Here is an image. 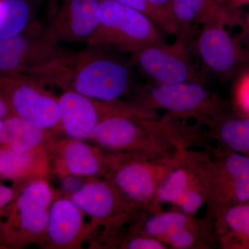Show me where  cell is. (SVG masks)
<instances>
[{"mask_svg": "<svg viewBox=\"0 0 249 249\" xmlns=\"http://www.w3.org/2000/svg\"><path fill=\"white\" fill-rule=\"evenodd\" d=\"M76 52L60 50L27 73L43 85L71 90L94 99L115 101L131 97L137 85L130 59L117 49L91 45Z\"/></svg>", "mask_w": 249, "mask_h": 249, "instance_id": "obj_1", "label": "cell"}, {"mask_svg": "<svg viewBox=\"0 0 249 249\" xmlns=\"http://www.w3.org/2000/svg\"><path fill=\"white\" fill-rule=\"evenodd\" d=\"M90 139L108 152L153 160H173L184 149L206 143L199 126L190 125L168 114L157 118L110 116L98 124Z\"/></svg>", "mask_w": 249, "mask_h": 249, "instance_id": "obj_2", "label": "cell"}, {"mask_svg": "<svg viewBox=\"0 0 249 249\" xmlns=\"http://www.w3.org/2000/svg\"><path fill=\"white\" fill-rule=\"evenodd\" d=\"M129 101L148 110L163 109L181 121L192 119L196 125L206 127L229 107L220 96L196 82L138 85Z\"/></svg>", "mask_w": 249, "mask_h": 249, "instance_id": "obj_3", "label": "cell"}, {"mask_svg": "<svg viewBox=\"0 0 249 249\" xmlns=\"http://www.w3.org/2000/svg\"><path fill=\"white\" fill-rule=\"evenodd\" d=\"M14 200L0 210V244L15 248L45 241L55 193L45 178L18 184Z\"/></svg>", "mask_w": 249, "mask_h": 249, "instance_id": "obj_4", "label": "cell"}, {"mask_svg": "<svg viewBox=\"0 0 249 249\" xmlns=\"http://www.w3.org/2000/svg\"><path fill=\"white\" fill-rule=\"evenodd\" d=\"M213 157L209 149H184L160 186L155 205L170 204L174 209L196 214L206 206L212 175Z\"/></svg>", "mask_w": 249, "mask_h": 249, "instance_id": "obj_5", "label": "cell"}, {"mask_svg": "<svg viewBox=\"0 0 249 249\" xmlns=\"http://www.w3.org/2000/svg\"><path fill=\"white\" fill-rule=\"evenodd\" d=\"M177 157L173 160H153L124 152H108L103 178L111 181L140 211L155 212L160 210L155 205L157 193Z\"/></svg>", "mask_w": 249, "mask_h": 249, "instance_id": "obj_6", "label": "cell"}, {"mask_svg": "<svg viewBox=\"0 0 249 249\" xmlns=\"http://www.w3.org/2000/svg\"><path fill=\"white\" fill-rule=\"evenodd\" d=\"M129 228L169 249H208L217 244L213 221L174 208L168 211H142Z\"/></svg>", "mask_w": 249, "mask_h": 249, "instance_id": "obj_7", "label": "cell"}, {"mask_svg": "<svg viewBox=\"0 0 249 249\" xmlns=\"http://www.w3.org/2000/svg\"><path fill=\"white\" fill-rule=\"evenodd\" d=\"M163 42L157 26L145 15L114 0H101L99 24L88 45L108 46L132 54Z\"/></svg>", "mask_w": 249, "mask_h": 249, "instance_id": "obj_8", "label": "cell"}, {"mask_svg": "<svg viewBox=\"0 0 249 249\" xmlns=\"http://www.w3.org/2000/svg\"><path fill=\"white\" fill-rule=\"evenodd\" d=\"M61 131L70 138L91 139L100 123L118 114H132L145 118L160 116L157 111L139 107L123 100L104 101L94 99L71 90H63L58 96Z\"/></svg>", "mask_w": 249, "mask_h": 249, "instance_id": "obj_9", "label": "cell"}, {"mask_svg": "<svg viewBox=\"0 0 249 249\" xmlns=\"http://www.w3.org/2000/svg\"><path fill=\"white\" fill-rule=\"evenodd\" d=\"M206 148L213 166L205 217L214 221L229 208L249 201V157L218 144Z\"/></svg>", "mask_w": 249, "mask_h": 249, "instance_id": "obj_10", "label": "cell"}, {"mask_svg": "<svg viewBox=\"0 0 249 249\" xmlns=\"http://www.w3.org/2000/svg\"><path fill=\"white\" fill-rule=\"evenodd\" d=\"M0 92L6 98L14 115L53 133L61 131L58 96L37 80L24 73H0Z\"/></svg>", "mask_w": 249, "mask_h": 249, "instance_id": "obj_11", "label": "cell"}, {"mask_svg": "<svg viewBox=\"0 0 249 249\" xmlns=\"http://www.w3.org/2000/svg\"><path fill=\"white\" fill-rule=\"evenodd\" d=\"M92 224L106 228L105 234L131 224L142 211L129 202L109 180L95 178L84 183L70 196Z\"/></svg>", "mask_w": 249, "mask_h": 249, "instance_id": "obj_12", "label": "cell"}, {"mask_svg": "<svg viewBox=\"0 0 249 249\" xmlns=\"http://www.w3.org/2000/svg\"><path fill=\"white\" fill-rule=\"evenodd\" d=\"M130 60L155 84L196 82L204 85V78L193 66L186 41L181 37L172 44L163 42L147 46L131 54Z\"/></svg>", "mask_w": 249, "mask_h": 249, "instance_id": "obj_13", "label": "cell"}, {"mask_svg": "<svg viewBox=\"0 0 249 249\" xmlns=\"http://www.w3.org/2000/svg\"><path fill=\"white\" fill-rule=\"evenodd\" d=\"M100 16L101 0H47L42 24L58 42L89 45Z\"/></svg>", "mask_w": 249, "mask_h": 249, "instance_id": "obj_14", "label": "cell"}, {"mask_svg": "<svg viewBox=\"0 0 249 249\" xmlns=\"http://www.w3.org/2000/svg\"><path fill=\"white\" fill-rule=\"evenodd\" d=\"M58 41L39 21L11 38L0 40V73H27L55 56Z\"/></svg>", "mask_w": 249, "mask_h": 249, "instance_id": "obj_15", "label": "cell"}, {"mask_svg": "<svg viewBox=\"0 0 249 249\" xmlns=\"http://www.w3.org/2000/svg\"><path fill=\"white\" fill-rule=\"evenodd\" d=\"M225 26H202L196 48L204 68L214 76L229 78L249 64V52L232 37Z\"/></svg>", "mask_w": 249, "mask_h": 249, "instance_id": "obj_16", "label": "cell"}, {"mask_svg": "<svg viewBox=\"0 0 249 249\" xmlns=\"http://www.w3.org/2000/svg\"><path fill=\"white\" fill-rule=\"evenodd\" d=\"M84 140L67 137L53 138L47 149L53 157L55 169L64 176H104L107 168V153L91 146Z\"/></svg>", "mask_w": 249, "mask_h": 249, "instance_id": "obj_17", "label": "cell"}, {"mask_svg": "<svg viewBox=\"0 0 249 249\" xmlns=\"http://www.w3.org/2000/svg\"><path fill=\"white\" fill-rule=\"evenodd\" d=\"M85 214L70 197L55 198L49 209L45 239L49 247L78 248L91 229L85 223Z\"/></svg>", "mask_w": 249, "mask_h": 249, "instance_id": "obj_18", "label": "cell"}, {"mask_svg": "<svg viewBox=\"0 0 249 249\" xmlns=\"http://www.w3.org/2000/svg\"><path fill=\"white\" fill-rule=\"evenodd\" d=\"M173 13L179 30L178 37L186 41L196 24H221L226 27H246L238 11L217 0H173Z\"/></svg>", "mask_w": 249, "mask_h": 249, "instance_id": "obj_19", "label": "cell"}, {"mask_svg": "<svg viewBox=\"0 0 249 249\" xmlns=\"http://www.w3.org/2000/svg\"><path fill=\"white\" fill-rule=\"evenodd\" d=\"M49 170L47 147L17 152L0 147V181L11 180L16 185L22 184L34 178H45Z\"/></svg>", "mask_w": 249, "mask_h": 249, "instance_id": "obj_20", "label": "cell"}, {"mask_svg": "<svg viewBox=\"0 0 249 249\" xmlns=\"http://www.w3.org/2000/svg\"><path fill=\"white\" fill-rule=\"evenodd\" d=\"M54 136L55 133L42 126L13 114L3 121L0 129V147L14 152H29L38 147H47Z\"/></svg>", "mask_w": 249, "mask_h": 249, "instance_id": "obj_21", "label": "cell"}, {"mask_svg": "<svg viewBox=\"0 0 249 249\" xmlns=\"http://www.w3.org/2000/svg\"><path fill=\"white\" fill-rule=\"evenodd\" d=\"M206 137L218 145L249 157V116L228 107L206 127Z\"/></svg>", "mask_w": 249, "mask_h": 249, "instance_id": "obj_22", "label": "cell"}, {"mask_svg": "<svg viewBox=\"0 0 249 249\" xmlns=\"http://www.w3.org/2000/svg\"><path fill=\"white\" fill-rule=\"evenodd\" d=\"M213 222L221 249H249V201L226 210Z\"/></svg>", "mask_w": 249, "mask_h": 249, "instance_id": "obj_23", "label": "cell"}, {"mask_svg": "<svg viewBox=\"0 0 249 249\" xmlns=\"http://www.w3.org/2000/svg\"><path fill=\"white\" fill-rule=\"evenodd\" d=\"M36 21L31 0H0V40L19 35Z\"/></svg>", "mask_w": 249, "mask_h": 249, "instance_id": "obj_24", "label": "cell"}, {"mask_svg": "<svg viewBox=\"0 0 249 249\" xmlns=\"http://www.w3.org/2000/svg\"><path fill=\"white\" fill-rule=\"evenodd\" d=\"M140 11L157 27L172 35L178 36L179 30L173 13V0H114Z\"/></svg>", "mask_w": 249, "mask_h": 249, "instance_id": "obj_25", "label": "cell"}, {"mask_svg": "<svg viewBox=\"0 0 249 249\" xmlns=\"http://www.w3.org/2000/svg\"><path fill=\"white\" fill-rule=\"evenodd\" d=\"M124 228V227H123ZM106 245L109 248L124 249H168L164 244L153 237L139 233L128 229L123 232L122 228L106 234Z\"/></svg>", "mask_w": 249, "mask_h": 249, "instance_id": "obj_26", "label": "cell"}, {"mask_svg": "<svg viewBox=\"0 0 249 249\" xmlns=\"http://www.w3.org/2000/svg\"><path fill=\"white\" fill-rule=\"evenodd\" d=\"M233 107L249 116V68L242 70L233 88Z\"/></svg>", "mask_w": 249, "mask_h": 249, "instance_id": "obj_27", "label": "cell"}, {"mask_svg": "<svg viewBox=\"0 0 249 249\" xmlns=\"http://www.w3.org/2000/svg\"><path fill=\"white\" fill-rule=\"evenodd\" d=\"M18 191V186L9 187L0 183V210L4 209L16 197Z\"/></svg>", "mask_w": 249, "mask_h": 249, "instance_id": "obj_28", "label": "cell"}, {"mask_svg": "<svg viewBox=\"0 0 249 249\" xmlns=\"http://www.w3.org/2000/svg\"><path fill=\"white\" fill-rule=\"evenodd\" d=\"M13 115L12 111L6 98L0 92V129L2 125L3 121L8 116Z\"/></svg>", "mask_w": 249, "mask_h": 249, "instance_id": "obj_29", "label": "cell"}, {"mask_svg": "<svg viewBox=\"0 0 249 249\" xmlns=\"http://www.w3.org/2000/svg\"><path fill=\"white\" fill-rule=\"evenodd\" d=\"M221 4L230 9L238 11L242 6L249 4V0H217Z\"/></svg>", "mask_w": 249, "mask_h": 249, "instance_id": "obj_30", "label": "cell"}, {"mask_svg": "<svg viewBox=\"0 0 249 249\" xmlns=\"http://www.w3.org/2000/svg\"><path fill=\"white\" fill-rule=\"evenodd\" d=\"M245 26H246L245 29H247V33H248V36H249V15L248 19H247V23H245Z\"/></svg>", "mask_w": 249, "mask_h": 249, "instance_id": "obj_31", "label": "cell"}, {"mask_svg": "<svg viewBox=\"0 0 249 249\" xmlns=\"http://www.w3.org/2000/svg\"><path fill=\"white\" fill-rule=\"evenodd\" d=\"M0 249H4V247L0 244Z\"/></svg>", "mask_w": 249, "mask_h": 249, "instance_id": "obj_32", "label": "cell"}]
</instances>
